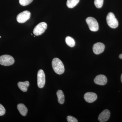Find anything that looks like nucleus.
<instances>
[{
  "instance_id": "nucleus-1",
  "label": "nucleus",
  "mask_w": 122,
  "mask_h": 122,
  "mask_svg": "<svg viewBox=\"0 0 122 122\" xmlns=\"http://www.w3.org/2000/svg\"><path fill=\"white\" fill-rule=\"evenodd\" d=\"M52 64L53 69L57 74L61 75L65 72L64 65L59 58H54L52 61Z\"/></svg>"
},
{
  "instance_id": "nucleus-2",
  "label": "nucleus",
  "mask_w": 122,
  "mask_h": 122,
  "mask_svg": "<svg viewBox=\"0 0 122 122\" xmlns=\"http://www.w3.org/2000/svg\"><path fill=\"white\" fill-rule=\"evenodd\" d=\"M107 25L112 28L115 29L118 25V22L113 13L110 12L108 14L106 18Z\"/></svg>"
},
{
  "instance_id": "nucleus-3",
  "label": "nucleus",
  "mask_w": 122,
  "mask_h": 122,
  "mask_svg": "<svg viewBox=\"0 0 122 122\" xmlns=\"http://www.w3.org/2000/svg\"><path fill=\"white\" fill-rule=\"evenodd\" d=\"M15 62L14 58L8 55H2L0 57V64L1 65L10 66L13 65Z\"/></svg>"
},
{
  "instance_id": "nucleus-4",
  "label": "nucleus",
  "mask_w": 122,
  "mask_h": 122,
  "mask_svg": "<svg viewBox=\"0 0 122 122\" xmlns=\"http://www.w3.org/2000/svg\"><path fill=\"white\" fill-rule=\"evenodd\" d=\"M90 30L93 32H96L99 29V25L97 21L95 18L93 17H87L86 20Z\"/></svg>"
},
{
  "instance_id": "nucleus-5",
  "label": "nucleus",
  "mask_w": 122,
  "mask_h": 122,
  "mask_svg": "<svg viewBox=\"0 0 122 122\" xmlns=\"http://www.w3.org/2000/svg\"><path fill=\"white\" fill-rule=\"evenodd\" d=\"M47 28V24L46 22H41L35 26L33 30V33L36 36H39L44 33Z\"/></svg>"
},
{
  "instance_id": "nucleus-6",
  "label": "nucleus",
  "mask_w": 122,
  "mask_h": 122,
  "mask_svg": "<svg viewBox=\"0 0 122 122\" xmlns=\"http://www.w3.org/2000/svg\"><path fill=\"white\" fill-rule=\"evenodd\" d=\"M30 13L28 11H23L19 13L17 16L16 20L17 22L20 23H25L30 19Z\"/></svg>"
},
{
  "instance_id": "nucleus-7",
  "label": "nucleus",
  "mask_w": 122,
  "mask_h": 122,
  "mask_svg": "<svg viewBox=\"0 0 122 122\" xmlns=\"http://www.w3.org/2000/svg\"><path fill=\"white\" fill-rule=\"evenodd\" d=\"M46 82L45 75L44 71L39 70L37 73V85L39 88H42L45 86Z\"/></svg>"
},
{
  "instance_id": "nucleus-8",
  "label": "nucleus",
  "mask_w": 122,
  "mask_h": 122,
  "mask_svg": "<svg viewBox=\"0 0 122 122\" xmlns=\"http://www.w3.org/2000/svg\"><path fill=\"white\" fill-rule=\"evenodd\" d=\"M105 49V45L101 42L96 43L93 46V51L95 54L98 55L102 53L104 51Z\"/></svg>"
},
{
  "instance_id": "nucleus-9",
  "label": "nucleus",
  "mask_w": 122,
  "mask_h": 122,
  "mask_svg": "<svg viewBox=\"0 0 122 122\" xmlns=\"http://www.w3.org/2000/svg\"><path fill=\"white\" fill-rule=\"evenodd\" d=\"M94 82L97 85L103 86L106 85L107 82V79L105 75H99L95 77Z\"/></svg>"
},
{
  "instance_id": "nucleus-10",
  "label": "nucleus",
  "mask_w": 122,
  "mask_h": 122,
  "mask_svg": "<svg viewBox=\"0 0 122 122\" xmlns=\"http://www.w3.org/2000/svg\"><path fill=\"white\" fill-rule=\"evenodd\" d=\"M97 96L95 93L87 92L84 95V98L86 102L88 103L94 102L97 99Z\"/></svg>"
},
{
  "instance_id": "nucleus-11",
  "label": "nucleus",
  "mask_w": 122,
  "mask_h": 122,
  "mask_svg": "<svg viewBox=\"0 0 122 122\" xmlns=\"http://www.w3.org/2000/svg\"><path fill=\"white\" fill-rule=\"evenodd\" d=\"M110 116V113L109 110L107 109L104 110L99 116V121L101 122H107L109 119Z\"/></svg>"
},
{
  "instance_id": "nucleus-12",
  "label": "nucleus",
  "mask_w": 122,
  "mask_h": 122,
  "mask_svg": "<svg viewBox=\"0 0 122 122\" xmlns=\"http://www.w3.org/2000/svg\"><path fill=\"white\" fill-rule=\"evenodd\" d=\"M18 86L21 91L26 92L28 90V87L30 85V83L28 81L25 82H19L18 83Z\"/></svg>"
},
{
  "instance_id": "nucleus-13",
  "label": "nucleus",
  "mask_w": 122,
  "mask_h": 122,
  "mask_svg": "<svg viewBox=\"0 0 122 122\" xmlns=\"http://www.w3.org/2000/svg\"><path fill=\"white\" fill-rule=\"evenodd\" d=\"M17 107L18 111L21 115L25 116L26 115L28 112V109L24 104L22 103L18 104Z\"/></svg>"
},
{
  "instance_id": "nucleus-14",
  "label": "nucleus",
  "mask_w": 122,
  "mask_h": 122,
  "mask_svg": "<svg viewBox=\"0 0 122 122\" xmlns=\"http://www.w3.org/2000/svg\"><path fill=\"white\" fill-rule=\"evenodd\" d=\"M56 94L58 97V101L59 104H63L65 102V95L62 91L58 90Z\"/></svg>"
},
{
  "instance_id": "nucleus-15",
  "label": "nucleus",
  "mask_w": 122,
  "mask_h": 122,
  "mask_svg": "<svg viewBox=\"0 0 122 122\" xmlns=\"http://www.w3.org/2000/svg\"><path fill=\"white\" fill-rule=\"evenodd\" d=\"M79 2V0H67L66 5L68 8H72L75 7Z\"/></svg>"
},
{
  "instance_id": "nucleus-16",
  "label": "nucleus",
  "mask_w": 122,
  "mask_h": 122,
  "mask_svg": "<svg viewBox=\"0 0 122 122\" xmlns=\"http://www.w3.org/2000/svg\"><path fill=\"white\" fill-rule=\"evenodd\" d=\"M66 43L70 47H73L75 46V42L74 39L70 36H67L66 38Z\"/></svg>"
},
{
  "instance_id": "nucleus-17",
  "label": "nucleus",
  "mask_w": 122,
  "mask_h": 122,
  "mask_svg": "<svg viewBox=\"0 0 122 122\" xmlns=\"http://www.w3.org/2000/svg\"><path fill=\"white\" fill-rule=\"evenodd\" d=\"M103 0H95L94 5L96 8H100L103 5Z\"/></svg>"
},
{
  "instance_id": "nucleus-18",
  "label": "nucleus",
  "mask_w": 122,
  "mask_h": 122,
  "mask_svg": "<svg viewBox=\"0 0 122 122\" xmlns=\"http://www.w3.org/2000/svg\"><path fill=\"white\" fill-rule=\"evenodd\" d=\"M33 1V0H19V2L21 5L25 6L29 5Z\"/></svg>"
},
{
  "instance_id": "nucleus-19",
  "label": "nucleus",
  "mask_w": 122,
  "mask_h": 122,
  "mask_svg": "<svg viewBox=\"0 0 122 122\" xmlns=\"http://www.w3.org/2000/svg\"><path fill=\"white\" fill-rule=\"evenodd\" d=\"M67 120L68 122H77V120L74 117L71 116H68L67 117Z\"/></svg>"
},
{
  "instance_id": "nucleus-20",
  "label": "nucleus",
  "mask_w": 122,
  "mask_h": 122,
  "mask_svg": "<svg viewBox=\"0 0 122 122\" xmlns=\"http://www.w3.org/2000/svg\"><path fill=\"white\" fill-rule=\"evenodd\" d=\"M5 110L4 107L0 104V116L4 115L5 113Z\"/></svg>"
},
{
  "instance_id": "nucleus-21",
  "label": "nucleus",
  "mask_w": 122,
  "mask_h": 122,
  "mask_svg": "<svg viewBox=\"0 0 122 122\" xmlns=\"http://www.w3.org/2000/svg\"><path fill=\"white\" fill-rule=\"evenodd\" d=\"M119 58L120 59H122V54L119 55Z\"/></svg>"
},
{
  "instance_id": "nucleus-22",
  "label": "nucleus",
  "mask_w": 122,
  "mask_h": 122,
  "mask_svg": "<svg viewBox=\"0 0 122 122\" xmlns=\"http://www.w3.org/2000/svg\"><path fill=\"white\" fill-rule=\"evenodd\" d=\"M121 81H122V75H121Z\"/></svg>"
},
{
  "instance_id": "nucleus-23",
  "label": "nucleus",
  "mask_w": 122,
  "mask_h": 122,
  "mask_svg": "<svg viewBox=\"0 0 122 122\" xmlns=\"http://www.w3.org/2000/svg\"><path fill=\"white\" fill-rule=\"evenodd\" d=\"M0 38H1V37L0 36Z\"/></svg>"
}]
</instances>
